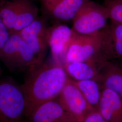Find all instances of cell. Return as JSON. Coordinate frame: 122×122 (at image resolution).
<instances>
[{
    "label": "cell",
    "instance_id": "7",
    "mask_svg": "<svg viewBox=\"0 0 122 122\" xmlns=\"http://www.w3.org/2000/svg\"><path fill=\"white\" fill-rule=\"evenodd\" d=\"M46 18L38 16L34 22L18 34L33 51L39 63L44 61L48 48Z\"/></svg>",
    "mask_w": 122,
    "mask_h": 122
},
{
    "label": "cell",
    "instance_id": "4",
    "mask_svg": "<svg viewBox=\"0 0 122 122\" xmlns=\"http://www.w3.org/2000/svg\"><path fill=\"white\" fill-rule=\"evenodd\" d=\"M0 59L14 72L28 71L40 64L32 49L18 33L10 34L0 52Z\"/></svg>",
    "mask_w": 122,
    "mask_h": 122
},
{
    "label": "cell",
    "instance_id": "1",
    "mask_svg": "<svg viewBox=\"0 0 122 122\" xmlns=\"http://www.w3.org/2000/svg\"><path fill=\"white\" fill-rule=\"evenodd\" d=\"M28 71L21 85L27 119L40 105L57 98L69 78L63 66L53 61H44Z\"/></svg>",
    "mask_w": 122,
    "mask_h": 122
},
{
    "label": "cell",
    "instance_id": "19",
    "mask_svg": "<svg viewBox=\"0 0 122 122\" xmlns=\"http://www.w3.org/2000/svg\"><path fill=\"white\" fill-rule=\"evenodd\" d=\"M82 122H107L98 110H94L89 113Z\"/></svg>",
    "mask_w": 122,
    "mask_h": 122
},
{
    "label": "cell",
    "instance_id": "3",
    "mask_svg": "<svg viewBox=\"0 0 122 122\" xmlns=\"http://www.w3.org/2000/svg\"><path fill=\"white\" fill-rule=\"evenodd\" d=\"M39 10L31 0H4L0 18L10 34L18 33L39 16Z\"/></svg>",
    "mask_w": 122,
    "mask_h": 122
},
{
    "label": "cell",
    "instance_id": "14",
    "mask_svg": "<svg viewBox=\"0 0 122 122\" xmlns=\"http://www.w3.org/2000/svg\"><path fill=\"white\" fill-rule=\"evenodd\" d=\"M97 110L107 122H122V98L113 91L101 88Z\"/></svg>",
    "mask_w": 122,
    "mask_h": 122
},
{
    "label": "cell",
    "instance_id": "12",
    "mask_svg": "<svg viewBox=\"0 0 122 122\" xmlns=\"http://www.w3.org/2000/svg\"><path fill=\"white\" fill-rule=\"evenodd\" d=\"M107 61L101 53L89 60L66 63L63 66L68 77L75 81L96 80L103 66Z\"/></svg>",
    "mask_w": 122,
    "mask_h": 122
},
{
    "label": "cell",
    "instance_id": "20",
    "mask_svg": "<svg viewBox=\"0 0 122 122\" xmlns=\"http://www.w3.org/2000/svg\"><path fill=\"white\" fill-rule=\"evenodd\" d=\"M4 1V0H0V4Z\"/></svg>",
    "mask_w": 122,
    "mask_h": 122
},
{
    "label": "cell",
    "instance_id": "5",
    "mask_svg": "<svg viewBox=\"0 0 122 122\" xmlns=\"http://www.w3.org/2000/svg\"><path fill=\"white\" fill-rule=\"evenodd\" d=\"M109 19V12L105 5L89 0L72 20V29L80 35H96L105 30Z\"/></svg>",
    "mask_w": 122,
    "mask_h": 122
},
{
    "label": "cell",
    "instance_id": "8",
    "mask_svg": "<svg viewBox=\"0 0 122 122\" xmlns=\"http://www.w3.org/2000/svg\"><path fill=\"white\" fill-rule=\"evenodd\" d=\"M57 99L64 108L79 122H82L89 113L96 110L89 104L78 88L69 77Z\"/></svg>",
    "mask_w": 122,
    "mask_h": 122
},
{
    "label": "cell",
    "instance_id": "11",
    "mask_svg": "<svg viewBox=\"0 0 122 122\" xmlns=\"http://www.w3.org/2000/svg\"><path fill=\"white\" fill-rule=\"evenodd\" d=\"M46 14L58 21L73 19L79 10L89 0H39Z\"/></svg>",
    "mask_w": 122,
    "mask_h": 122
},
{
    "label": "cell",
    "instance_id": "9",
    "mask_svg": "<svg viewBox=\"0 0 122 122\" xmlns=\"http://www.w3.org/2000/svg\"><path fill=\"white\" fill-rule=\"evenodd\" d=\"M76 34L72 28L65 25L56 24L48 26L47 40L53 61L62 66L65 53Z\"/></svg>",
    "mask_w": 122,
    "mask_h": 122
},
{
    "label": "cell",
    "instance_id": "13",
    "mask_svg": "<svg viewBox=\"0 0 122 122\" xmlns=\"http://www.w3.org/2000/svg\"><path fill=\"white\" fill-rule=\"evenodd\" d=\"M102 51L108 61L122 60V24L112 22L103 30Z\"/></svg>",
    "mask_w": 122,
    "mask_h": 122
},
{
    "label": "cell",
    "instance_id": "17",
    "mask_svg": "<svg viewBox=\"0 0 122 122\" xmlns=\"http://www.w3.org/2000/svg\"><path fill=\"white\" fill-rule=\"evenodd\" d=\"M105 6L112 22L122 24V0H107Z\"/></svg>",
    "mask_w": 122,
    "mask_h": 122
},
{
    "label": "cell",
    "instance_id": "2",
    "mask_svg": "<svg viewBox=\"0 0 122 122\" xmlns=\"http://www.w3.org/2000/svg\"><path fill=\"white\" fill-rule=\"evenodd\" d=\"M0 122H27L24 92L12 79L0 81Z\"/></svg>",
    "mask_w": 122,
    "mask_h": 122
},
{
    "label": "cell",
    "instance_id": "10",
    "mask_svg": "<svg viewBox=\"0 0 122 122\" xmlns=\"http://www.w3.org/2000/svg\"><path fill=\"white\" fill-rule=\"evenodd\" d=\"M27 122H79L56 98L40 105L28 118Z\"/></svg>",
    "mask_w": 122,
    "mask_h": 122
},
{
    "label": "cell",
    "instance_id": "16",
    "mask_svg": "<svg viewBox=\"0 0 122 122\" xmlns=\"http://www.w3.org/2000/svg\"><path fill=\"white\" fill-rule=\"evenodd\" d=\"M72 81L89 104L97 110L101 97V87L99 83L94 79Z\"/></svg>",
    "mask_w": 122,
    "mask_h": 122
},
{
    "label": "cell",
    "instance_id": "15",
    "mask_svg": "<svg viewBox=\"0 0 122 122\" xmlns=\"http://www.w3.org/2000/svg\"><path fill=\"white\" fill-rule=\"evenodd\" d=\"M96 80L101 88L113 91L122 98V65L113 61H106Z\"/></svg>",
    "mask_w": 122,
    "mask_h": 122
},
{
    "label": "cell",
    "instance_id": "6",
    "mask_svg": "<svg viewBox=\"0 0 122 122\" xmlns=\"http://www.w3.org/2000/svg\"><path fill=\"white\" fill-rule=\"evenodd\" d=\"M103 31L94 35L76 34L66 51L62 66L66 63L89 60L102 53Z\"/></svg>",
    "mask_w": 122,
    "mask_h": 122
},
{
    "label": "cell",
    "instance_id": "18",
    "mask_svg": "<svg viewBox=\"0 0 122 122\" xmlns=\"http://www.w3.org/2000/svg\"><path fill=\"white\" fill-rule=\"evenodd\" d=\"M10 35L8 29L0 18V52Z\"/></svg>",
    "mask_w": 122,
    "mask_h": 122
}]
</instances>
